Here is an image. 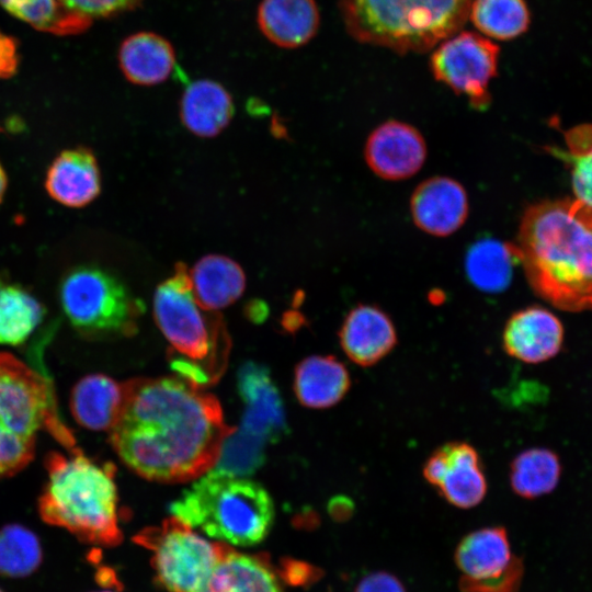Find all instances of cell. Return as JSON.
Masks as SVG:
<instances>
[{"label":"cell","mask_w":592,"mask_h":592,"mask_svg":"<svg viewBox=\"0 0 592 592\" xmlns=\"http://www.w3.org/2000/svg\"><path fill=\"white\" fill-rule=\"evenodd\" d=\"M473 0H339L348 33L395 53H424L459 32Z\"/></svg>","instance_id":"8992f818"},{"label":"cell","mask_w":592,"mask_h":592,"mask_svg":"<svg viewBox=\"0 0 592 592\" xmlns=\"http://www.w3.org/2000/svg\"><path fill=\"white\" fill-rule=\"evenodd\" d=\"M123 403L124 384L102 374L81 378L70 395L75 420L93 431H110L118 420Z\"/></svg>","instance_id":"603a6c76"},{"label":"cell","mask_w":592,"mask_h":592,"mask_svg":"<svg viewBox=\"0 0 592 592\" xmlns=\"http://www.w3.org/2000/svg\"><path fill=\"white\" fill-rule=\"evenodd\" d=\"M47 483L38 499L42 520L62 527L79 540L112 547L123 539L118 526L117 490L112 464H99L79 449L45 460Z\"/></svg>","instance_id":"3957f363"},{"label":"cell","mask_w":592,"mask_h":592,"mask_svg":"<svg viewBox=\"0 0 592 592\" xmlns=\"http://www.w3.org/2000/svg\"><path fill=\"white\" fill-rule=\"evenodd\" d=\"M0 4L34 29L54 35L77 34L91 23L68 11L60 0H0Z\"/></svg>","instance_id":"f546056e"},{"label":"cell","mask_w":592,"mask_h":592,"mask_svg":"<svg viewBox=\"0 0 592 592\" xmlns=\"http://www.w3.org/2000/svg\"><path fill=\"white\" fill-rule=\"evenodd\" d=\"M516 261L512 243L483 238L468 249L465 271L476 288L486 293H499L509 286Z\"/></svg>","instance_id":"484cf974"},{"label":"cell","mask_w":592,"mask_h":592,"mask_svg":"<svg viewBox=\"0 0 592 592\" xmlns=\"http://www.w3.org/2000/svg\"><path fill=\"white\" fill-rule=\"evenodd\" d=\"M537 296L571 312L592 310V207L577 198L530 205L512 243Z\"/></svg>","instance_id":"7a4b0ae2"},{"label":"cell","mask_w":592,"mask_h":592,"mask_svg":"<svg viewBox=\"0 0 592 592\" xmlns=\"http://www.w3.org/2000/svg\"><path fill=\"white\" fill-rule=\"evenodd\" d=\"M237 388L244 412L235 433L263 447L277 442L286 433L287 425L283 402L269 369L247 362L238 372Z\"/></svg>","instance_id":"7c38bea8"},{"label":"cell","mask_w":592,"mask_h":592,"mask_svg":"<svg viewBox=\"0 0 592 592\" xmlns=\"http://www.w3.org/2000/svg\"><path fill=\"white\" fill-rule=\"evenodd\" d=\"M338 335L345 355L363 367L378 363L394 350L398 341L390 317L371 304L353 307L343 319Z\"/></svg>","instance_id":"2e32d148"},{"label":"cell","mask_w":592,"mask_h":592,"mask_svg":"<svg viewBox=\"0 0 592 592\" xmlns=\"http://www.w3.org/2000/svg\"><path fill=\"white\" fill-rule=\"evenodd\" d=\"M350 387V373L335 356H308L295 368L294 391L305 407L330 408L344 398Z\"/></svg>","instance_id":"7402d4cb"},{"label":"cell","mask_w":592,"mask_h":592,"mask_svg":"<svg viewBox=\"0 0 592 592\" xmlns=\"http://www.w3.org/2000/svg\"><path fill=\"white\" fill-rule=\"evenodd\" d=\"M568 152L563 155L571 166V182L576 198L592 207V125L582 124L566 134Z\"/></svg>","instance_id":"1f68e13d"},{"label":"cell","mask_w":592,"mask_h":592,"mask_svg":"<svg viewBox=\"0 0 592 592\" xmlns=\"http://www.w3.org/2000/svg\"><path fill=\"white\" fill-rule=\"evenodd\" d=\"M44 317L41 303L19 284L0 281V344L20 345Z\"/></svg>","instance_id":"4316f807"},{"label":"cell","mask_w":592,"mask_h":592,"mask_svg":"<svg viewBox=\"0 0 592 592\" xmlns=\"http://www.w3.org/2000/svg\"><path fill=\"white\" fill-rule=\"evenodd\" d=\"M59 299L71 326L89 338L133 334L143 309L124 283L96 265H79L67 272Z\"/></svg>","instance_id":"ba28073f"},{"label":"cell","mask_w":592,"mask_h":592,"mask_svg":"<svg viewBox=\"0 0 592 592\" xmlns=\"http://www.w3.org/2000/svg\"><path fill=\"white\" fill-rule=\"evenodd\" d=\"M455 561L463 577L475 581L502 578L523 569L522 561L512 555L506 531L501 526L476 530L462 538Z\"/></svg>","instance_id":"ac0fdd59"},{"label":"cell","mask_w":592,"mask_h":592,"mask_svg":"<svg viewBox=\"0 0 592 592\" xmlns=\"http://www.w3.org/2000/svg\"><path fill=\"white\" fill-rule=\"evenodd\" d=\"M43 428L70 452L78 449L58 418L46 377L11 354L0 353V479L32 460L36 435Z\"/></svg>","instance_id":"52a82bcc"},{"label":"cell","mask_w":592,"mask_h":592,"mask_svg":"<svg viewBox=\"0 0 592 592\" xmlns=\"http://www.w3.org/2000/svg\"><path fill=\"white\" fill-rule=\"evenodd\" d=\"M364 158L379 178L406 180L422 168L426 159V145L421 133L412 125L387 121L369 134L364 146Z\"/></svg>","instance_id":"4fadbf2b"},{"label":"cell","mask_w":592,"mask_h":592,"mask_svg":"<svg viewBox=\"0 0 592 592\" xmlns=\"http://www.w3.org/2000/svg\"><path fill=\"white\" fill-rule=\"evenodd\" d=\"M189 274L196 300L208 310L217 311L230 306L244 292L243 270L225 255L203 257Z\"/></svg>","instance_id":"d4e9b609"},{"label":"cell","mask_w":592,"mask_h":592,"mask_svg":"<svg viewBox=\"0 0 592 592\" xmlns=\"http://www.w3.org/2000/svg\"><path fill=\"white\" fill-rule=\"evenodd\" d=\"M198 592H282V588L263 555L229 547Z\"/></svg>","instance_id":"cb8c5ba5"},{"label":"cell","mask_w":592,"mask_h":592,"mask_svg":"<svg viewBox=\"0 0 592 592\" xmlns=\"http://www.w3.org/2000/svg\"><path fill=\"white\" fill-rule=\"evenodd\" d=\"M175 62L171 43L153 32L134 33L122 42L118 49L121 70L136 86L150 87L166 81Z\"/></svg>","instance_id":"ffe728a7"},{"label":"cell","mask_w":592,"mask_h":592,"mask_svg":"<svg viewBox=\"0 0 592 592\" xmlns=\"http://www.w3.org/2000/svg\"><path fill=\"white\" fill-rule=\"evenodd\" d=\"M468 19L483 36L498 41L514 39L531 24L525 0H473Z\"/></svg>","instance_id":"f1b7e54d"},{"label":"cell","mask_w":592,"mask_h":592,"mask_svg":"<svg viewBox=\"0 0 592 592\" xmlns=\"http://www.w3.org/2000/svg\"><path fill=\"white\" fill-rule=\"evenodd\" d=\"M0 592H3V591L0 589Z\"/></svg>","instance_id":"60d3db41"},{"label":"cell","mask_w":592,"mask_h":592,"mask_svg":"<svg viewBox=\"0 0 592 592\" xmlns=\"http://www.w3.org/2000/svg\"><path fill=\"white\" fill-rule=\"evenodd\" d=\"M282 572L284 579L294 585H308L322 576V571L315 566L292 559L283 562Z\"/></svg>","instance_id":"e575fe53"},{"label":"cell","mask_w":592,"mask_h":592,"mask_svg":"<svg viewBox=\"0 0 592 592\" xmlns=\"http://www.w3.org/2000/svg\"><path fill=\"white\" fill-rule=\"evenodd\" d=\"M101 592H110V591H101Z\"/></svg>","instance_id":"ab89813d"},{"label":"cell","mask_w":592,"mask_h":592,"mask_svg":"<svg viewBox=\"0 0 592 592\" xmlns=\"http://www.w3.org/2000/svg\"><path fill=\"white\" fill-rule=\"evenodd\" d=\"M7 189V174L0 163V203L3 198Z\"/></svg>","instance_id":"f35d334b"},{"label":"cell","mask_w":592,"mask_h":592,"mask_svg":"<svg viewBox=\"0 0 592 592\" xmlns=\"http://www.w3.org/2000/svg\"><path fill=\"white\" fill-rule=\"evenodd\" d=\"M422 475L448 503L459 509L478 505L488 490L479 454L466 442L437 447L424 462Z\"/></svg>","instance_id":"8fae6325"},{"label":"cell","mask_w":592,"mask_h":592,"mask_svg":"<svg viewBox=\"0 0 592 592\" xmlns=\"http://www.w3.org/2000/svg\"><path fill=\"white\" fill-rule=\"evenodd\" d=\"M235 428L218 400L180 377L124 383V403L110 442L137 475L159 482H185L209 471Z\"/></svg>","instance_id":"6da1fadb"},{"label":"cell","mask_w":592,"mask_h":592,"mask_svg":"<svg viewBox=\"0 0 592 592\" xmlns=\"http://www.w3.org/2000/svg\"><path fill=\"white\" fill-rule=\"evenodd\" d=\"M257 22L272 44L297 48L317 34L320 13L315 0H261Z\"/></svg>","instance_id":"d6986e66"},{"label":"cell","mask_w":592,"mask_h":592,"mask_svg":"<svg viewBox=\"0 0 592 592\" xmlns=\"http://www.w3.org/2000/svg\"><path fill=\"white\" fill-rule=\"evenodd\" d=\"M430 69L434 79L471 107L483 111L491 103L489 84L497 76L500 48L490 38L459 31L433 48Z\"/></svg>","instance_id":"30bf717a"},{"label":"cell","mask_w":592,"mask_h":592,"mask_svg":"<svg viewBox=\"0 0 592 592\" xmlns=\"http://www.w3.org/2000/svg\"><path fill=\"white\" fill-rule=\"evenodd\" d=\"M134 540L152 551L156 579L169 592H198L229 548L204 538L175 516L144 528Z\"/></svg>","instance_id":"9c48e42d"},{"label":"cell","mask_w":592,"mask_h":592,"mask_svg":"<svg viewBox=\"0 0 592 592\" xmlns=\"http://www.w3.org/2000/svg\"><path fill=\"white\" fill-rule=\"evenodd\" d=\"M153 317L170 344L168 358L177 375L202 388L216 384L227 366L231 342L218 312L196 300L183 264L158 285Z\"/></svg>","instance_id":"277c9868"},{"label":"cell","mask_w":592,"mask_h":592,"mask_svg":"<svg viewBox=\"0 0 592 592\" xmlns=\"http://www.w3.org/2000/svg\"><path fill=\"white\" fill-rule=\"evenodd\" d=\"M195 480L170 504L173 516L225 544L247 547L266 537L274 505L260 483L217 468Z\"/></svg>","instance_id":"5b68a950"},{"label":"cell","mask_w":592,"mask_h":592,"mask_svg":"<svg viewBox=\"0 0 592 592\" xmlns=\"http://www.w3.org/2000/svg\"><path fill=\"white\" fill-rule=\"evenodd\" d=\"M141 0H60L70 12L92 21L133 10Z\"/></svg>","instance_id":"d6a6232c"},{"label":"cell","mask_w":592,"mask_h":592,"mask_svg":"<svg viewBox=\"0 0 592 592\" xmlns=\"http://www.w3.org/2000/svg\"><path fill=\"white\" fill-rule=\"evenodd\" d=\"M45 189L53 200L67 207L90 204L101 191V173L93 152L84 147L61 151L47 170Z\"/></svg>","instance_id":"e0dca14e"},{"label":"cell","mask_w":592,"mask_h":592,"mask_svg":"<svg viewBox=\"0 0 592 592\" xmlns=\"http://www.w3.org/2000/svg\"><path fill=\"white\" fill-rule=\"evenodd\" d=\"M558 456L548 448L534 447L520 453L510 466L512 490L525 499L551 492L560 478Z\"/></svg>","instance_id":"83f0119b"},{"label":"cell","mask_w":592,"mask_h":592,"mask_svg":"<svg viewBox=\"0 0 592 592\" xmlns=\"http://www.w3.org/2000/svg\"><path fill=\"white\" fill-rule=\"evenodd\" d=\"M18 62L16 43L0 32V79L11 77L18 68Z\"/></svg>","instance_id":"8d00e7d4"},{"label":"cell","mask_w":592,"mask_h":592,"mask_svg":"<svg viewBox=\"0 0 592 592\" xmlns=\"http://www.w3.org/2000/svg\"><path fill=\"white\" fill-rule=\"evenodd\" d=\"M563 327L549 310L530 306L508 319L502 346L512 357L537 364L554 357L561 349Z\"/></svg>","instance_id":"9a60e30c"},{"label":"cell","mask_w":592,"mask_h":592,"mask_svg":"<svg viewBox=\"0 0 592 592\" xmlns=\"http://www.w3.org/2000/svg\"><path fill=\"white\" fill-rule=\"evenodd\" d=\"M354 509L353 501L343 496L335 497L329 504L330 515L339 522L349 520L352 516Z\"/></svg>","instance_id":"74e56055"},{"label":"cell","mask_w":592,"mask_h":592,"mask_svg":"<svg viewBox=\"0 0 592 592\" xmlns=\"http://www.w3.org/2000/svg\"><path fill=\"white\" fill-rule=\"evenodd\" d=\"M354 592H406V590L395 576L379 571L364 577Z\"/></svg>","instance_id":"d590c367"},{"label":"cell","mask_w":592,"mask_h":592,"mask_svg":"<svg viewBox=\"0 0 592 592\" xmlns=\"http://www.w3.org/2000/svg\"><path fill=\"white\" fill-rule=\"evenodd\" d=\"M234 101L227 89L212 79L191 82L180 101L183 125L194 135L209 138L218 135L230 123Z\"/></svg>","instance_id":"44dd1931"},{"label":"cell","mask_w":592,"mask_h":592,"mask_svg":"<svg viewBox=\"0 0 592 592\" xmlns=\"http://www.w3.org/2000/svg\"><path fill=\"white\" fill-rule=\"evenodd\" d=\"M43 560L41 542L31 530L9 524L0 528V574L25 578L38 569Z\"/></svg>","instance_id":"4dcf8cb0"},{"label":"cell","mask_w":592,"mask_h":592,"mask_svg":"<svg viewBox=\"0 0 592 592\" xmlns=\"http://www.w3.org/2000/svg\"><path fill=\"white\" fill-rule=\"evenodd\" d=\"M469 212L467 192L449 177L435 175L421 182L410 198L414 225L434 237H447L466 221Z\"/></svg>","instance_id":"5bb4252c"},{"label":"cell","mask_w":592,"mask_h":592,"mask_svg":"<svg viewBox=\"0 0 592 592\" xmlns=\"http://www.w3.org/2000/svg\"><path fill=\"white\" fill-rule=\"evenodd\" d=\"M522 574L523 569L489 581H475L462 577L459 588L463 592H517Z\"/></svg>","instance_id":"836d02e7"}]
</instances>
